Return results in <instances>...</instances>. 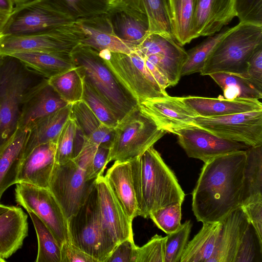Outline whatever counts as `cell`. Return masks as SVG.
Returning <instances> with one entry per match:
<instances>
[{"label": "cell", "instance_id": "cell-1", "mask_svg": "<svg viewBox=\"0 0 262 262\" xmlns=\"http://www.w3.org/2000/svg\"><path fill=\"white\" fill-rule=\"evenodd\" d=\"M246 159V150H238L204 163L192 193L198 222L221 221L242 207Z\"/></svg>", "mask_w": 262, "mask_h": 262}, {"label": "cell", "instance_id": "cell-2", "mask_svg": "<svg viewBox=\"0 0 262 262\" xmlns=\"http://www.w3.org/2000/svg\"><path fill=\"white\" fill-rule=\"evenodd\" d=\"M130 161L139 216L147 218L158 209L183 203L184 192L174 173L154 146Z\"/></svg>", "mask_w": 262, "mask_h": 262}, {"label": "cell", "instance_id": "cell-3", "mask_svg": "<svg viewBox=\"0 0 262 262\" xmlns=\"http://www.w3.org/2000/svg\"><path fill=\"white\" fill-rule=\"evenodd\" d=\"M71 54L83 79L106 104L119 123L138 107L137 99L117 77L98 51L79 44Z\"/></svg>", "mask_w": 262, "mask_h": 262}, {"label": "cell", "instance_id": "cell-4", "mask_svg": "<svg viewBox=\"0 0 262 262\" xmlns=\"http://www.w3.org/2000/svg\"><path fill=\"white\" fill-rule=\"evenodd\" d=\"M261 46L262 26L239 23L215 46L200 74L226 72L245 76L249 59Z\"/></svg>", "mask_w": 262, "mask_h": 262}, {"label": "cell", "instance_id": "cell-5", "mask_svg": "<svg viewBox=\"0 0 262 262\" xmlns=\"http://www.w3.org/2000/svg\"><path fill=\"white\" fill-rule=\"evenodd\" d=\"M92 155L81 151L73 160L55 164L48 189L56 199L68 220L88 198L96 180H91Z\"/></svg>", "mask_w": 262, "mask_h": 262}, {"label": "cell", "instance_id": "cell-6", "mask_svg": "<svg viewBox=\"0 0 262 262\" xmlns=\"http://www.w3.org/2000/svg\"><path fill=\"white\" fill-rule=\"evenodd\" d=\"M166 133L138 106L114 128L108 163L130 161L141 156Z\"/></svg>", "mask_w": 262, "mask_h": 262}, {"label": "cell", "instance_id": "cell-7", "mask_svg": "<svg viewBox=\"0 0 262 262\" xmlns=\"http://www.w3.org/2000/svg\"><path fill=\"white\" fill-rule=\"evenodd\" d=\"M101 55L139 104L149 99L168 95L148 70L144 59L135 51L127 54L105 50Z\"/></svg>", "mask_w": 262, "mask_h": 262}, {"label": "cell", "instance_id": "cell-8", "mask_svg": "<svg viewBox=\"0 0 262 262\" xmlns=\"http://www.w3.org/2000/svg\"><path fill=\"white\" fill-rule=\"evenodd\" d=\"M68 222L70 242L98 262H105L110 254L100 224L96 183L85 202Z\"/></svg>", "mask_w": 262, "mask_h": 262}, {"label": "cell", "instance_id": "cell-9", "mask_svg": "<svg viewBox=\"0 0 262 262\" xmlns=\"http://www.w3.org/2000/svg\"><path fill=\"white\" fill-rule=\"evenodd\" d=\"M80 41V31L75 21L37 33L3 36L0 38V57L21 51L71 53Z\"/></svg>", "mask_w": 262, "mask_h": 262}, {"label": "cell", "instance_id": "cell-10", "mask_svg": "<svg viewBox=\"0 0 262 262\" xmlns=\"http://www.w3.org/2000/svg\"><path fill=\"white\" fill-rule=\"evenodd\" d=\"M15 199L18 205L27 212L34 213L46 224L61 247L64 243L70 242L68 220L48 188L16 183Z\"/></svg>", "mask_w": 262, "mask_h": 262}, {"label": "cell", "instance_id": "cell-11", "mask_svg": "<svg viewBox=\"0 0 262 262\" xmlns=\"http://www.w3.org/2000/svg\"><path fill=\"white\" fill-rule=\"evenodd\" d=\"M75 21L70 13L53 0H40L14 12L4 29L3 37L37 33Z\"/></svg>", "mask_w": 262, "mask_h": 262}, {"label": "cell", "instance_id": "cell-12", "mask_svg": "<svg viewBox=\"0 0 262 262\" xmlns=\"http://www.w3.org/2000/svg\"><path fill=\"white\" fill-rule=\"evenodd\" d=\"M193 124L220 137L249 146L262 145V111L211 118L198 116Z\"/></svg>", "mask_w": 262, "mask_h": 262}, {"label": "cell", "instance_id": "cell-13", "mask_svg": "<svg viewBox=\"0 0 262 262\" xmlns=\"http://www.w3.org/2000/svg\"><path fill=\"white\" fill-rule=\"evenodd\" d=\"M29 77L16 62L0 67V136L5 140L15 129Z\"/></svg>", "mask_w": 262, "mask_h": 262}, {"label": "cell", "instance_id": "cell-14", "mask_svg": "<svg viewBox=\"0 0 262 262\" xmlns=\"http://www.w3.org/2000/svg\"><path fill=\"white\" fill-rule=\"evenodd\" d=\"M134 51L152 63L166 78L170 86L178 83L187 54L173 38L160 34H149L135 47Z\"/></svg>", "mask_w": 262, "mask_h": 262}, {"label": "cell", "instance_id": "cell-15", "mask_svg": "<svg viewBox=\"0 0 262 262\" xmlns=\"http://www.w3.org/2000/svg\"><path fill=\"white\" fill-rule=\"evenodd\" d=\"M101 228L110 255L119 243L134 239L132 221L123 209L103 176L96 180Z\"/></svg>", "mask_w": 262, "mask_h": 262}, {"label": "cell", "instance_id": "cell-16", "mask_svg": "<svg viewBox=\"0 0 262 262\" xmlns=\"http://www.w3.org/2000/svg\"><path fill=\"white\" fill-rule=\"evenodd\" d=\"M178 143L189 158L205 163L220 156L245 150L248 145L220 137L196 125L176 131Z\"/></svg>", "mask_w": 262, "mask_h": 262}, {"label": "cell", "instance_id": "cell-17", "mask_svg": "<svg viewBox=\"0 0 262 262\" xmlns=\"http://www.w3.org/2000/svg\"><path fill=\"white\" fill-rule=\"evenodd\" d=\"M139 109L151 118L166 133L193 125L196 113L181 97L168 95L146 100L139 104Z\"/></svg>", "mask_w": 262, "mask_h": 262}, {"label": "cell", "instance_id": "cell-18", "mask_svg": "<svg viewBox=\"0 0 262 262\" xmlns=\"http://www.w3.org/2000/svg\"><path fill=\"white\" fill-rule=\"evenodd\" d=\"M76 23L80 31V44L98 52L129 54L135 46L120 38L115 33L107 13L78 19Z\"/></svg>", "mask_w": 262, "mask_h": 262}, {"label": "cell", "instance_id": "cell-19", "mask_svg": "<svg viewBox=\"0 0 262 262\" xmlns=\"http://www.w3.org/2000/svg\"><path fill=\"white\" fill-rule=\"evenodd\" d=\"M45 78L38 83L30 85L22 100L16 126L29 129L36 120L68 105Z\"/></svg>", "mask_w": 262, "mask_h": 262}, {"label": "cell", "instance_id": "cell-20", "mask_svg": "<svg viewBox=\"0 0 262 262\" xmlns=\"http://www.w3.org/2000/svg\"><path fill=\"white\" fill-rule=\"evenodd\" d=\"M236 0H195L194 34L209 36L221 31L236 16Z\"/></svg>", "mask_w": 262, "mask_h": 262}, {"label": "cell", "instance_id": "cell-21", "mask_svg": "<svg viewBox=\"0 0 262 262\" xmlns=\"http://www.w3.org/2000/svg\"><path fill=\"white\" fill-rule=\"evenodd\" d=\"M56 142H49L34 148L24 158L17 182L48 188L55 164Z\"/></svg>", "mask_w": 262, "mask_h": 262}, {"label": "cell", "instance_id": "cell-22", "mask_svg": "<svg viewBox=\"0 0 262 262\" xmlns=\"http://www.w3.org/2000/svg\"><path fill=\"white\" fill-rule=\"evenodd\" d=\"M29 129H15L0 144V199L4 192L17 182Z\"/></svg>", "mask_w": 262, "mask_h": 262}, {"label": "cell", "instance_id": "cell-23", "mask_svg": "<svg viewBox=\"0 0 262 262\" xmlns=\"http://www.w3.org/2000/svg\"><path fill=\"white\" fill-rule=\"evenodd\" d=\"M199 116L217 117L231 114L262 111L259 100L236 98L229 99L221 96L210 98L196 96L181 97Z\"/></svg>", "mask_w": 262, "mask_h": 262}, {"label": "cell", "instance_id": "cell-24", "mask_svg": "<svg viewBox=\"0 0 262 262\" xmlns=\"http://www.w3.org/2000/svg\"><path fill=\"white\" fill-rule=\"evenodd\" d=\"M104 177L128 217L139 216L130 161H115Z\"/></svg>", "mask_w": 262, "mask_h": 262}, {"label": "cell", "instance_id": "cell-25", "mask_svg": "<svg viewBox=\"0 0 262 262\" xmlns=\"http://www.w3.org/2000/svg\"><path fill=\"white\" fill-rule=\"evenodd\" d=\"M249 222L239 208L223 220L214 251L209 262H234L242 236Z\"/></svg>", "mask_w": 262, "mask_h": 262}, {"label": "cell", "instance_id": "cell-26", "mask_svg": "<svg viewBox=\"0 0 262 262\" xmlns=\"http://www.w3.org/2000/svg\"><path fill=\"white\" fill-rule=\"evenodd\" d=\"M106 13L116 35L135 47L149 34L148 20L145 16L136 13L117 2L110 4Z\"/></svg>", "mask_w": 262, "mask_h": 262}, {"label": "cell", "instance_id": "cell-27", "mask_svg": "<svg viewBox=\"0 0 262 262\" xmlns=\"http://www.w3.org/2000/svg\"><path fill=\"white\" fill-rule=\"evenodd\" d=\"M28 216L18 206L0 213V257L7 259L23 245L28 235Z\"/></svg>", "mask_w": 262, "mask_h": 262}, {"label": "cell", "instance_id": "cell-28", "mask_svg": "<svg viewBox=\"0 0 262 262\" xmlns=\"http://www.w3.org/2000/svg\"><path fill=\"white\" fill-rule=\"evenodd\" d=\"M6 57L17 60L48 79L75 67L71 54L68 53L21 51L9 54Z\"/></svg>", "mask_w": 262, "mask_h": 262}, {"label": "cell", "instance_id": "cell-29", "mask_svg": "<svg viewBox=\"0 0 262 262\" xmlns=\"http://www.w3.org/2000/svg\"><path fill=\"white\" fill-rule=\"evenodd\" d=\"M71 116L83 141L110 148L114 128L102 124L84 101L71 104Z\"/></svg>", "mask_w": 262, "mask_h": 262}, {"label": "cell", "instance_id": "cell-30", "mask_svg": "<svg viewBox=\"0 0 262 262\" xmlns=\"http://www.w3.org/2000/svg\"><path fill=\"white\" fill-rule=\"evenodd\" d=\"M115 2L134 12L145 16L148 20L149 34H160L174 38L169 0H117Z\"/></svg>", "mask_w": 262, "mask_h": 262}, {"label": "cell", "instance_id": "cell-31", "mask_svg": "<svg viewBox=\"0 0 262 262\" xmlns=\"http://www.w3.org/2000/svg\"><path fill=\"white\" fill-rule=\"evenodd\" d=\"M71 115V104L34 122L24 150V158L34 148L45 143L56 142L58 136ZM24 159V158H23Z\"/></svg>", "mask_w": 262, "mask_h": 262}, {"label": "cell", "instance_id": "cell-32", "mask_svg": "<svg viewBox=\"0 0 262 262\" xmlns=\"http://www.w3.org/2000/svg\"><path fill=\"white\" fill-rule=\"evenodd\" d=\"M223 220L203 223L200 231L187 243L180 262H209L214 251Z\"/></svg>", "mask_w": 262, "mask_h": 262}, {"label": "cell", "instance_id": "cell-33", "mask_svg": "<svg viewBox=\"0 0 262 262\" xmlns=\"http://www.w3.org/2000/svg\"><path fill=\"white\" fill-rule=\"evenodd\" d=\"M246 153L242 206L262 201V145L250 146Z\"/></svg>", "mask_w": 262, "mask_h": 262}, {"label": "cell", "instance_id": "cell-34", "mask_svg": "<svg viewBox=\"0 0 262 262\" xmlns=\"http://www.w3.org/2000/svg\"><path fill=\"white\" fill-rule=\"evenodd\" d=\"M173 36L183 46L195 38L194 34L195 0H169Z\"/></svg>", "mask_w": 262, "mask_h": 262}, {"label": "cell", "instance_id": "cell-35", "mask_svg": "<svg viewBox=\"0 0 262 262\" xmlns=\"http://www.w3.org/2000/svg\"><path fill=\"white\" fill-rule=\"evenodd\" d=\"M209 76L220 86L225 98L259 100L262 91L245 76L233 73L217 72Z\"/></svg>", "mask_w": 262, "mask_h": 262}, {"label": "cell", "instance_id": "cell-36", "mask_svg": "<svg viewBox=\"0 0 262 262\" xmlns=\"http://www.w3.org/2000/svg\"><path fill=\"white\" fill-rule=\"evenodd\" d=\"M233 28H224L220 32L208 36L200 44L186 51L187 58L182 68L181 76L200 73L215 46Z\"/></svg>", "mask_w": 262, "mask_h": 262}, {"label": "cell", "instance_id": "cell-37", "mask_svg": "<svg viewBox=\"0 0 262 262\" xmlns=\"http://www.w3.org/2000/svg\"><path fill=\"white\" fill-rule=\"evenodd\" d=\"M34 225L38 252L35 262H61V246L46 224L34 213L28 212Z\"/></svg>", "mask_w": 262, "mask_h": 262}, {"label": "cell", "instance_id": "cell-38", "mask_svg": "<svg viewBox=\"0 0 262 262\" xmlns=\"http://www.w3.org/2000/svg\"><path fill=\"white\" fill-rule=\"evenodd\" d=\"M48 80L50 85L68 104L82 100L83 80L76 67Z\"/></svg>", "mask_w": 262, "mask_h": 262}, {"label": "cell", "instance_id": "cell-39", "mask_svg": "<svg viewBox=\"0 0 262 262\" xmlns=\"http://www.w3.org/2000/svg\"><path fill=\"white\" fill-rule=\"evenodd\" d=\"M77 125L71 116L62 127L56 140L55 163L62 165L74 159L82 147L76 141Z\"/></svg>", "mask_w": 262, "mask_h": 262}, {"label": "cell", "instance_id": "cell-40", "mask_svg": "<svg viewBox=\"0 0 262 262\" xmlns=\"http://www.w3.org/2000/svg\"><path fill=\"white\" fill-rule=\"evenodd\" d=\"M75 19L84 18L106 13L110 4L107 0H53Z\"/></svg>", "mask_w": 262, "mask_h": 262}, {"label": "cell", "instance_id": "cell-41", "mask_svg": "<svg viewBox=\"0 0 262 262\" xmlns=\"http://www.w3.org/2000/svg\"><path fill=\"white\" fill-rule=\"evenodd\" d=\"M83 80L82 100L99 121L105 126L114 128L119 123L112 111L89 84Z\"/></svg>", "mask_w": 262, "mask_h": 262}, {"label": "cell", "instance_id": "cell-42", "mask_svg": "<svg viewBox=\"0 0 262 262\" xmlns=\"http://www.w3.org/2000/svg\"><path fill=\"white\" fill-rule=\"evenodd\" d=\"M191 227L190 221H187L177 230L166 236L164 262H180Z\"/></svg>", "mask_w": 262, "mask_h": 262}, {"label": "cell", "instance_id": "cell-43", "mask_svg": "<svg viewBox=\"0 0 262 262\" xmlns=\"http://www.w3.org/2000/svg\"><path fill=\"white\" fill-rule=\"evenodd\" d=\"M182 204L177 203L161 208L151 212L149 217L165 233H171L181 225Z\"/></svg>", "mask_w": 262, "mask_h": 262}, {"label": "cell", "instance_id": "cell-44", "mask_svg": "<svg viewBox=\"0 0 262 262\" xmlns=\"http://www.w3.org/2000/svg\"><path fill=\"white\" fill-rule=\"evenodd\" d=\"M258 252L262 253V246L253 226L249 223L242 236L234 262L257 261Z\"/></svg>", "mask_w": 262, "mask_h": 262}, {"label": "cell", "instance_id": "cell-45", "mask_svg": "<svg viewBox=\"0 0 262 262\" xmlns=\"http://www.w3.org/2000/svg\"><path fill=\"white\" fill-rule=\"evenodd\" d=\"M166 239L156 234L143 246H137L135 262H164Z\"/></svg>", "mask_w": 262, "mask_h": 262}, {"label": "cell", "instance_id": "cell-46", "mask_svg": "<svg viewBox=\"0 0 262 262\" xmlns=\"http://www.w3.org/2000/svg\"><path fill=\"white\" fill-rule=\"evenodd\" d=\"M235 11L239 23L262 26V0H236Z\"/></svg>", "mask_w": 262, "mask_h": 262}, {"label": "cell", "instance_id": "cell-47", "mask_svg": "<svg viewBox=\"0 0 262 262\" xmlns=\"http://www.w3.org/2000/svg\"><path fill=\"white\" fill-rule=\"evenodd\" d=\"M137 247L134 239H126L117 245L105 262H135Z\"/></svg>", "mask_w": 262, "mask_h": 262}, {"label": "cell", "instance_id": "cell-48", "mask_svg": "<svg viewBox=\"0 0 262 262\" xmlns=\"http://www.w3.org/2000/svg\"><path fill=\"white\" fill-rule=\"evenodd\" d=\"M245 77L262 91V46L257 48L249 59Z\"/></svg>", "mask_w": 262, "mask_h": 262}, {"label": "cell", "instance_id": "cell-49", "mask_svg": "<svg viewBox=\"0 0 262 262\" xmlns=\"http://www.w3.org/2000/svg\"><path fill=\"white\" fill-rule=\"evenodd\" d=\"M61 262H98L71 242L64 243L61 247Z\"/></svg>", "mask_w": 262, "mask_h": 262}, {"label": "cell", "instance_id": "cell-50", "mask_svg": "<svg viewBox=\"0 0 262 262\" xmlns=\"http://www.w3.org/2000/svg\"><path fill=\"white\" fill-rule=\"evenodd\" d=\"M241 208L253 226L262 246V201L249 203L242 206Z\"/></svg>", "mask_w": 262, "mask_h": 262}, {"label": "cell", "instance_id": "cell-51", "mask_svg": "<svg viewBox=\"0 0 262 262\" xmlns=\"http://www.w3.org/2000/svg\"><path fill=\"white\" fill-rule=\"evenodd\" d=\"M110 148L98 146L94 154L91 165V176L96 180L103 176L104 169L108 163Z\"/></svg>", "mask_w": 262, "mask_h": 262}, {"label": "cell", "instance_id": "cell-52", "mask_svg": "<svg viewBox=\"0 0 262 262\" xmlns=\"http://www.w3.org/2000/svg\"><path fill=\"white\" fill-rule=\"evenodd\" d=\"M148 70L161 88L164 91L170 86L169 83L166 78L162 74L159 69L150 61L144 59Z\"/></svg>", "mask_w": 262, "mask_h": 262}, {"label": "cell", "instance_id": "cell-53", "mask_svg": "<svg viewBox=\"0 0 262 262\" xmlns=\"http://www.w3.org/2000/svg\"><path fill=\"white\" fill-rule=\"evenodd\" d=\"M15 9L12 0H0V11L13 15Z\"/></svg>", "mask_w": 262, "mask_h": 262}, {"label": "cell", "instance_id": "cell-54", "mask_svg": "<svg viewBox=\"0 0 262 262\" xmlns=\"http://www.w3.org/2000/svg\"><path fill=\"white\" fill-rule=\"evenodd\" d=\"M12 15L0 11V38L3 37L4 29Z\"/></svg>", "mask_w": 262, "mask_h": 262}, {"label": "cell", "instance_id": "cell-55", "mask_svg": "<svg viewBox=\"0 0 262 262\" xmlns=\"http://www.w3.org/2000/svg\"><path fill=\"white\" fill-rule=\"evenodd\" d=\"M15 5V11L28 6L30 5L36 3L40 0H12Z\"/></svg>", "mask_w": 262, "mask_h": 262}, {"label": "cell", "instance_id": "cell-56", "mask_svg": "<svg viewBox=\"0 0 262 262\" xmlns=\"http://www.w3.org/2000/svg\"><path fill=\"white\" fill-rule=\"evenodd\" d=\"M10 206L5 205L0 203V213L8 210L10 207Z\"/></svg>", "mask_w": 262, "mask_h": 262}, {"label": "cell", "instance_id": "cell-57", "mask_svg": "<svg viewBox=\"0 0 262 262\" xmlns=\"http://www.w3.org/2000/svg\"><path fill=\"white\" fill-rule=\"evenodd\" d=\"M107 1L108 2L109 4H111L117 0H107Z\"/></svg>", "mask_w": 262, "mask_h": 262}, {"label": "cell", "instance_id": "cell-58", "mask_svg": "<svg viewBox=\"0 0 262 262\" xmlns=\"http://www.w3.org/2000/svg\"><path fill=\"white\" fill-rule=\"evenodd\" d=\"M6 260L5 259H4L0 257V262H5Z\"/></svg>", "mask_w": 262, "mask_h": 262}]
</instances>
